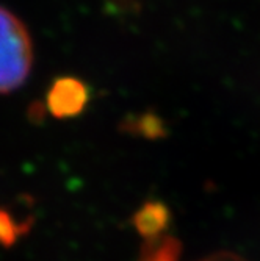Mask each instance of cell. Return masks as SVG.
<instances>
[{"mask_svg": "<svg viewBox=\"0 0 260 261\" xmlns=\"http://www.w3.org/2000/svg\"><path fill=\"white\" fill-rule=\"evenodd\" d=\"M33 61L30 30L17 14L0 5V96L17 91L29 80Z\"/></svg>", "mask_w": 260, "mask_h": 261, "instance_id": "6da1fadb", "label": "cell"}, {"mask_svg": "<svg viewBox=\"0 0 260 261\" xmlns=\"http://www.w3.org/2000/svg\"><path fill=\"white\" fill-rule=\"evenodd\" d=\"M182 244L174 236L161 234L157 238L145 240L139 249L138 261H179Z\"/></svg>", "mask_w": 260, "mask_h": 261, "instance_id": "277c9868", "label": "cell"}, {"mask_svg": "<svg viewBox=\"0 0 260 261\" xmlns=\"http://www.w3.org/2000/svg\"><path fill=\"white\" fill-rule=\"evenodd\" d=\"M33 227V219L29 218L27 221H16L14 216L11 215V211L0 208V246H4L5 249L13 247L19 238L26 236Z\"/></svg>", "mask_w": 260, "mask_h": 261, "instance_id": "8992f818", "label": "cell"}, {"mask_svg": "<svg viewBox=\"0 0 260 261\" xmlns=\"http://www.w3.org/2000/svg\"><path fill=\"white\" fill-rule=\"evenodd\" d=\"M30 117H32V121L33 122H41V119L44 117V110L41 108V105H35V110L30 111Z\"/></svg>", "mask_w": 260, "mask_h": 261, "instance_id": "ba28073f", "label": "cell"}, {"mask_svg": "<svg viewBox=\"0 0 260 261\" xmlns=\"http://www.w3.org/2000/svg\"><path fill=\"white\" fill-rule=\"evenodd\" d=\"M132 225L145 240L157 238L171 225V211L164 202L146 200L133 213Z\"/></svg>", "mask_w": 260, "mask_h": 261, "instance_id": "3957f363", "label": "cell"}, {"mask_svg": "<svg viewBox=\"0 0 260 261\" xmlns=\"http://www.w3.org/2000/svg\"><path fill=\"white\" fill-rule=\"evenodd\" d=\"M89 100V91L85 82L76 77L57 79L45 97V107L57 119H70L82 114Z\"/></svg>", "mask_w": 260, "mask_h": 261, "instance_id": "7a4b0ae2", "label": "cell"}, {"mask_svg": "<svg viewBox=\"0 0 260 261\" xmlns=\"http://www.w3.org/2000/svg\"><path fill=\"white\" fill-rule=\"evenodd\" d=\"M201 261H242V259L235 255H230V253H217V255L207 256Z\"/></svg>", "mask_w": 260, "mask_h": 261, "instance_id": "52a82bcc", "label": "cell"}, {"mask_svg": "<svg viewBox=\"0 0 260 261\" xmlns=\"http://www.w3.org/2000/svg\"><path fill=\"white\" fill-rule=\"evenodd\" d=\"M121 130L124 133L141 136L146 139H161L167 135V127L163 121L154 113H145L139 116H132L124 119Z\"/></svg>", "mask_w": 260, "mask_h": 261, "instance_id": "5b68a950", "label": "cell"}]
</instances>
